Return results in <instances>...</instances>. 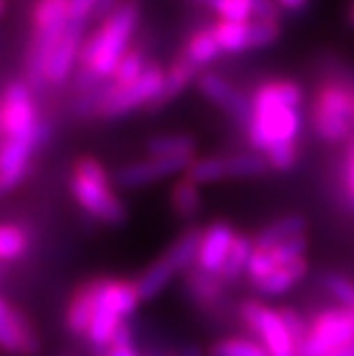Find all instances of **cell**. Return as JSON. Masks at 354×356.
Returning a JSON list of instances; mask_svg holds the SVG:
<instances>
[{
  "label": "cell",
  "mask_w": 354,
  "mask_h": 356,
  "mask_svg": "<svg viewBox=\"0 0 354 356\" xmlns=\"http://www.w3.org/2000/svg\"><path fill=\"white\" fill-rule=\"evenodd\" d=\"M303 90L295 81L263 83L252 96L254 113L246 126L248 141L254 149L267 154L282 143H295L301 131Z\"/></svg>",
  "instance_id": "cell-1"
},
{
  "label": "cell",
  "mask_w": 354,
  "mask_h": 356,
  "mask_svg": "<svg viewBox=\"0 0 354 356\" xmlns=\"http://www.w3.org/2000/svg\"><path fill=\"white\" fill-rule=\"evenodd\" d=\"M139 22V5L124 0L113 13L105 17L101 28L90 35L79 51V71L94 75L99 81L113 77L120 60L128 51V43Z\"/></svg>",
  "instance_id": "cell-2"
},
{
  "label": "cell",
  "mask_w": 354,
  "mask_h": 356,
  "mask_svg": "<svg viewBox=\"0 0 354 356\" xmlns=\"http://www.w3.org/2000/svg\"><path fill=\"white\" fill-rule=\"evenodd\" d=\"M141 301L135 282L128 280H96V303L88 327V341L105 350L124 327V318L131 316Z\"/></svg>",
  "instance_id": "cell-3"
},
{
  "label": "cell",
  "mask_w": 354,
  "mask_h": 356,
  "mask_svg": "<svg viewBox=\"0 0 354 356\" xmlns=\"http://www.w3.org/2000/svg\"><path fill=\"white\" fill-rule=\"evenodd\" d=\"M71 190L79 207L88 211L92 218L111 226L120 224L126 218V209L111 192L109 177L99 160H94L90 156L77 160L73 167Z\"/></svg>",
  "instance_id": "cell-4"
},
{
  "label": "cell",
  "mask_w": 354,
  "mask_h": 356,
  "mask_svg": "<svg viewBox=\"0 0 354 356\" xmlns=\"http://www.w3.org/2000/svg\"><path fill=\"white\" fill-rule=\"evenodd\" d=\"M354 348V309L329 307L318 312L301 341V356H335Z\"/></svg>",
  "instance_id": "cell-5"
},
{
  "label": "cell",
  "mask_w": 354,
  "mask_h": 356,
  "mask_svg": "<svg viewBox=\"0 0 354 356\" xmlns=\"http://www.w3.org/2000/svg\"><path fill=\"white\" fill-rule=\"evenodd\" d=\"M201 235H203V231H199V229H188L186 233H182V237L165 252V256L158 258L156 263H152L135 280L141 301H150V299L158 297L177 273L186 271L192 263H197Z\"/></svg>",
  "instance_id": "cell-6"
},
{
  "label": "cell",
  "mask_w": 354,
  "mask_h": 356,
  "mask_svg": "<svg viewBox=\"0 0 354 356\" xmlns=\"http://www.w3.org/2000/svg\"><path fill=\"white\" fill-rule=\"evenodd\" d=\"M30 90L32 88L24 81L7 83L0 107V128L3 139L37 137L39 145H43L49 137V124L37 118V105Z\"/></svg>",
  "instance_id": "cell-7"
},
{
  "label": "cell",
  "mask_w": 354,
  "mask_h": 356,
  "mask_svg": "<svg viewBox=\"0 0 354 356\" xmlns=\"http://www.w3.org/2000/svg\"><path fill=\"white\" fill-rule=\"evenodd\" d=\"M246 327L259 337L269 356H301V341L288 327L282 309H273L261 301H246L241 305Z\"/></svg>",
  "instance_id": "cell-8"
},
{
  "label": "cell",
  "mask_w": 354,
  "mask_h": 356,
  "mask_svg": "<svg viewBox=\"0 0 354 356\" xmlns=\"http://www.w3.org/2000/svg\"><path fill=\"white\" fill-rule=\"evenodd\" d=\"M354 120V90L341 83H327L318 90L314 105V128L320 139L341 141Z\"/></svg>",
  "instance_id": "cell-9"
},
{
  "label": "cell",
  "mask_w": 354,
  "mask_h": 356,
  "mask_svg": "<svg viewBox=\"0 0 354 356\" xmlns=\"http://www.w3.org/2000/svg\"><path fill=\"white\" fill-rule=\"evenodd\" d=\"M165 81H167V73H163V69L156 67V64H150L145 69V73L131 86L118 88L115 83L109 81L107 86V99L101 107L103 118H120L128 111H133L137 107H152L158 96L165 90Z\"/></svg>",
  "instance_id": "cell-10"
},
{
  "label": "cell",
  "mask_w": 354,
  "mask_h": 356,
  "mask_svg": "<svg viewBox=\"0 0 354 356\" xmlns=\"http://www.w3.org/2000/svg\"><path fill=\"white\" fill-rule=\"evenodd\" d=\"M197 86L214 105L227 111L237 124H241V126L250 124L252 113H254L252 99H248L246 94H241L237 88H233L227 79H222L216 73H201L197 77Z\"/></svg>",
  "instance_id": "cell-11"
},
{
  "label": "cell",
  "mask_w": 354,
  "mask_h": 356,
  "mask_svg": "<svg viewBox=\"0 0 354 356\" xmlns=\"http://www.w3.org/2000/svg\"><path fill=\"white\" fill-rule=\"evenodd\" d=\"M192 165V158H160V156H150L141 163L128 165L115 173V184L122 188H139L147 186L152 181L165 179L171 175H177L182 171H188Z\"/></svg>",
  "instance_id": "cell-12"
},
{
  "label": "cell",
  "mask_w": 354,
  "mask_h": 356,
  "mask_svg": "<svg viewBox=\"0 0 354 356\" xmlns=\"http://www.w3.org/2000/svg\"><path fill=\"white\" fill-rule=\"evenodd\" d=\"M235 239H237V233L224 222H214L207 229H203L199 252H197V263H195L197 269L203 273L220 275Z\"/></svg>",
  "instance_id": "cell-13"
},
{
  "label": "cell",
  "mask_w": 354,
  "mask_h": 356,
  "mask_svg": "<svg viewBox=\"0 0 354 356\" xmlns=\"http://www.w3.org/2000/svg\"><path fill=\"white\" fill-rule=\"evenodd\" d=\"M37 147V137L3 139V147H0V188H3V192H11L19 186V181L28 173L30 156L35 154Z\"/></svg>",
  "instance_id": "cell-14"
},
{
  "label": "cell",
  "mask_w": 354,
  "mask_h": 356,
  "mask_svg": "<svg viewBox=\"0 0 354 356\" xmlns=\"http://www.w3.org/2000/svg\"><path fill=\"white\" fill-rule=\"evenodd\" d=\"M0 343L11 354L28 356L37 350V339L28 320L7 301H0Z\"/></svg>",
  "instance_id": "cell-15"
},
{
  "label": "cell",
  "mask_w": 354,
  "mask_h": 356,
  "mask_svg": "<svg viewBox=\"0 0 354 356\" xmlns=\"http://www.w3.org/2000/svg\"><path fill=\"white\" fill-rule=\"evenodd\" d=\"M83 26L86 24H77V22L69 24L62 41L58 43V47L49 60V67H47V81L49 83L67 81L73 67H75V62H79V51L83 45Z\"/></svg>",
  "instance_id": "cell-16"
},
{
  "label": "cell",
  "mask_w": 354,
  "mask_h": 356,
  "mask_svg": "<svg viewBox=\"0 0 354 356\" xmlns=\"http://www.w3.org/2000/svg\"><path fill=\"white\" fill-rule=\"evenodd\" d=\"M201 75V67L190 60V56L186 51L179 54V58L171 64V69L167 71V81H165V90L158 96V101L150 107V109H160L163 105H167L175 96L195 79Z\"/></svg>",
  "instance_id": "cell-17"
},
{
  "label": "cell",
  "mask_w": 354,
  "mask_h": 356,
  "mask_svg": "<svg viewBox=\"0 0 354 356\" xmlns=\"http://www.w3.org/2000/svg\"><path fill=\"white\" fill-rule=\"evenodd\" d=\"M305 273H307V261L305 258H299V261H293V263L275 269L269 277L259 282L254 288L259 290L261 295L280 297V295H286L288 290H293L305 277Z\"/></svg>",
  "instance_id": "cell-18"
},
{
  "label": "cell",
  "mask_w": 354,
  "mask_h": 356,
  "mask_svg": "<svg viewBox=\"0 0 354 356\" xmlns=\"http://www.w3.org/2000/svg\"><path fill=\"white\" fill-rule=\"evenodd\" d=\"M94 303H96V280L83 284L73 295V299L67 307V327L71 333H75V335L88 333Z\"/></svg>",
  "instance_id": "cell-19"
},
{
  "label": "cell",
  "mask_w": 354,
  "mask_h": 356,
  "mask_svg": "<svg viewBox=\"0 0 354 356\" xmlns=\"http://www.w3.org/2000/svg\"><path fill=\"white\" fill-rule=\"evenodd\" d=\"M211 32L224 54H239L252 49V22L220 19L216 26H211Z\"/></svg>",
  "instance_id": "cell-20"
},
{
  "label": "cell",
  "mask_w": 354,
  "mask_h": 356,
  "mask_svg": "<svg viewBox=\"0 0 354 356\" xmlns=\"http://www.w3.org/2000/svg\"><path fill=\"white\" fill-rule=\"evenodd\" d=\"M305 233V220L301 216H286L273 224H269L267 229H263L254 239V248H273L286 239H293Z\"/></svg>",
  "instance_id": "cell-21"
},
{
  "label": "cell",
  "mask_w": 354,
  "mask_h": 356,
  "mask_svg": "<svg viewBox=\"0 0 354 356\" xmlns=\"http://www.w3.org/2000/svg\"><path fill=\"white\" fill-rule=\"evenodd\" d=\"M188 288H190V295L201 305H216L222 299L224 282L220 275H211V273H203L199 269H192L188 273Z\"/></svg>",
  "instance_id": "cell-22"
},
{
  "label": "cell",
  "mask_w": 354,
  "mask_h": 356,
  "mask_svg": "<svg viewBox=\"0 0 354 356\" xmlns=\"http://www.w3.org/2000/svg\"><path fill=\"white\" fill-rule=\"evenodd\" d=\"M252 252H254V239H250L246 235H237V239H235V243H233V248L229 252L227 263H224V267L220 271V277H222L224 284H231L241 273H246Z\"/></svg>",
  "instance_id": "cell-23"
},
{
  "label": "cell",
  "mask_w": 354,
  "mask_h": 356,
  "mask_svg": "<svg viewBox=\"0 0 354 356\" xmlns=\"http://www.w3.org/2000/svg\"><path fill=\"white\" fill-rule=\"evenodd\" d=\"M195 139L188 135H158L147 141L150 156L160 158H192Z\"/></svg>",
  "instance_id": "cell-24"
},
{
  "label": "cell",
  "mask_w": 354,
  "mask_h": 356,
  "mask_svg": "<svg viewBox=\"0 0 354 356\" xmlns=\"http://www.w3.org/2000/svg\"><path fill=\"white\" fill-rule=\"evenodd\" d=\"M224 165H227V177H256V175H265L271 169L267 158L261 154L224 156Z\"/></svg>",
  "instance_id": "cell-25"
},
{
  "label": "cell",
  "mask_w": 354,
  "mask_h": 356,
  "mask_svg": "<svg viewBox=\"0 0 354 356\" xmlns=\"http://www.w3.org/2000/svg\"><path fill=\"white\" fill-rule=\"evenodd\" d=\"M171 203L173 209L182 216V218H195L201 209V197H199V190L197 184L192 181L190 177L179 179L173 190H171Z\"/></svg>",
  "instance_id": "cell-26"
},
{
  "label": "cell",
  "mask_w": 354,
  "mask_h": 356,
  "mask_svg": "<svg viewBox=\"0 0 354 356\" xmlns=\"http://www.w3.org/2000/svg\"><path fill=\"white\" fill-rule=\"evenodd\" d=\"M184 51L190 56L192 62L199 64L201 69L205 67V64L214 62V60L222 54V49H220V45H218V41H216V37H214L211 28H209V30H199V32H195V35L190 37L188 47H186Z\"/></svg>",
  "instance_id": "cell-27"
},
{
  "label": "cell",
  "mask_w": 354,
  "mask_h": 356,
  "mask_svg": "<svg viewBox=\"0 0 354 356\" xmlns=\"http://www.w3.org/2000/svg\"><path fill=\"white\" fill-rule=\"evenodd\" d=\"M26 250H28V235L22 226L11 222L3 224V229H0V258L5 263H11L22 258Z\"/></svg>",
  "instance_id": "cell-28"
},
{
  "label": "cell",
  "mask_w": 354,
  "mask_h": 356,
  "mask_svg": "<svg viewBox=\"0 0 354 356\" xmlns=\"http://www.w3.org/2000/svg\"><path fill=\"white\" fill-rule=\"evenodd\" d=\"M147 67H150V64L145 62V56H143L141 49H128L126 56L118 64V69H115V73L111 77V83H115L118 88L131 86L145 73Z\"/></svg>",
  "instance_id": "cell-29"
},
{
  "label": "cell",
  "mask_w": 354,
  "mask_h": 356,
  "mask_svg": "<svg viewBox=\"0 0 354 356\" xmlns=\"http://www.w3.org/2000/svg\"><path fill=\"white\" fill-rule=\"evenodd\" d=\"M209 356H269V352L259 339L227 337L211 346Z\"/></svg>",
  "instance_id": "cell-30"
},
{
  "label": "cell",
  "mask_w": 354,
  "mask_h": 356,
  "mask_svg": "<svg viewBox=\"0 0 354 356\" xmlns=\"http://www.w3.org/2000/svg\"><path fill=\"white\" fill-rule=\"evenodd\" d=\"M188 177L199 184H211L227 177V165H224V156H205L199 160H192L188 167Z\"/></svg>",
  "instance_id": "cell-31"
},
{
  "label": "cell",
  "mask_w": 354,
  "mask_h": 356,
  "mask_svg": "<svg viewBox=\"0 0 354 356\" xmlns=\"http://www.w3.org/2000/svg\"><path fill=\"white\" fill-rule=\"evenodd\" d=\"M323 284L327 288V293L339 303V307L354 309V282L339 275V273H327L323 277Z\"/></svg>",
  "instance_id": "cell-32"
},
{
  "label": "cell",
  "mask_w": 354,
  "mask_h": 356,
  "mask_svg": "<svg viewBox=\"0 0 354 356\" xmlns=\"http://www.w3.org/2000/svg\"><path fill=\"white\" fill-rule=\"evenodd\" d=\"M267 163L271 169L275 171H291L297 163V145L295 143H282V145H275L271 147L267 154Z\"/></svg>",
  "instance_id": "cell-33"
},
{
  "label": "cell",
  "mask_w": 354,
  "mask_h": 356,
  "mask_svg": "<svg viewBox=\"0 0 354 356\" xmlns=\"http://www.w3.org/2000/svg\"><path fill=\"white\" fill-rule=\"evenodd\" d=\"M280 39V24L277 22H252V49L254 47H267Z\"/></svg>",
  "instance_id": "cell-34"
},
{
  "label": "cell",
  "mask_w": 354,
  "mask_h": 356,
  "mask_svg": "<svg viewBox=\"0 0 354 356\" xmlns=\"http://www.w3.org/2000/svg\"><path fill=\"white\" fill-rule=\"evenodd\" d=\"M103 356H139V352L133 346V337H131V329L126 325L118 331L115 339L105 348Z\"/></svg>",
  "instance_id": "cell-35"
},
{
  "label": "cell",
  "mask_w": 354,
  "mask_h": 356,
  "mask_svg": "<svg viewBox=\"0 0 354 356\" xmlns=\"http://www.w3.org/2000/svg\"><path fill=\"white\" fill-rule=\"evenodd\" d=\"M101 0H69L71 5V22L86 24V19L96 11Z\"/></svg>",
  "instance_id": "cell-36"
},
{
  "label": "cell",
  "mask_w": 354,
  "mask_h": 356,
  "mask_svg": "<svg viewBox=\"0 0 354 356\" xmlns=\"http://www.w3.org/2000/svg\"><path fill=\"white\" fill-rule=\"evenodd\" d=\"M346 192L350 201L354 203V145L348 152V165H346Z\"/></svg>",
  "instance_id": "cell-37"
},
{
  "label": "cell",
  "mask_w": 354,
  "mask_h": 356,
  "mask_svg": "<svg viewBox=\"0 0 354 356\" xmlns=\"http://www.w3.org/2000/svg\"><path fill=\"white\" fill-rule=\"evenodd\" d=\"M275 3H277V7H282L286 11H301L307 7L309 0H275Z\"/></svg>",
  "instance_id": "cell-38"
},
{
  "label": "cell",
  "mask_w": 354,
  "mask_h": 356,
  "mask_svg": "<svg viewBox=\"0 0 354 356\" xmlns=\"http://www.w3.org/2000/svg\"><path fill=\"white\" fill-rule=\"evenodd\" d=\"M192 3H197V5H201V7H207V9H216V5H218V0H192Z\"/></svg>",
  "instance_id": "cell-39"
},
{
  "label": "cell",
  "mask_w": 354,
  "mask_h": 356,
  "mask_svg": "<svg viewBox=\"0 0 354 356\" xmlns=\"http://www.w3.org/2000/svg\"><path fill=\"white\" fill-rule=\"evenodd\" d=\"M182 356H203L197 348H186L184 352H182Z\"/></svg>",
  "instance_id": "cell-40"
},
{
  "label": "cell",
  "mask_w": 354,
  "mask_h": 356,
  "mask_svg": "<svg viewBox=\"0 0 354 356\" xmlns=\"http://www.w3.org/2000/svg\"><path fill=\"white\" fill-rule=\"evenodd\" d=\"M350 19H352V24H354V3H352V7H350Z\"/></svg>",
  "instance_id": "cell-41"
},
{
  "label": "cell",
  "mask_w": 354,
  "mask_h": 356,
  "mask_svg": "<svg viewBox=\"0 0 354 356\" xmlns=\"http://www.w3.org/2000/svg\"><path fill=\"white\" fill-rule=\"evenodd\" d=\"M165 356H175V354H165Z\"/></svg>",
  "instance_id": "cell-42"
},
{
  "label": "cell",
  "mask_w": 354,
  "mask_h": 356,
  "mask_svg": "<svg viewBox=\"0 0 354 356\" xmlns=\"http://www.w3.org/2000/svg\"><path fill=\"white\" fill-rule=\"evenodd\" d=\"M147 356H154V354H147Z\"/></svg>",
  "instance_id": "cell-43"
}]
</instances>
